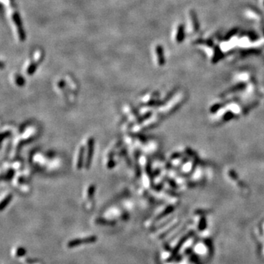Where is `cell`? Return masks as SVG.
<instances>
[{"label":"cell","instance_id":"5","mask_svg":"<svg viewBox=\"0 0 264 264\" xmlns=\"http://www.w3.org/2000/svg\"><path fill=\"white\" fill-rule=\"evenodd\" d=\"M184 38V27L183 25H180L178 28L177 35H176V40L178 43L181 42Z\"/></svg>","mask_w":264,"mask_h":264},{"label":"cell","instance_id":"2","mask_svg":"<svg viewBox=\"0 0 264 264\" xmlns=\"http://www.w3.org/2000/svg\"><path fill=\"white\" fill-rule=\"evenodd\" d=\"M93 146H94V141L93 139L89 140L87 142V155L86 156V167L87 168L90 167L92 161V156H93Z\"/></svg>","mask_w":264,"mask_h":264},{"label":"cell","instance_id":"3","mask_svg":"<svg viewBox=\"0 0 264 264\" xmlns=\"http://www.w3.org/2000/svg\"><path fill=\"white\" fill-rule=\"evenodd\" d=\"M156 53L157 55L158 63L159 65L162 66L165 64V57L164 55V49L161 45H158L156 48Z\"/></svg>","mask_w":264,"mask_h":264},{"label":"cell","instance_id":"6","mask_svg":"<svg viewBox=\"0 0 264 264\" xmlns=\"http://www.w3.org/2000/svg\"><path fill=\"white\" fill-rule=\"evenodd\" d=\"M38 63H32L30 65L28 66V68L27 69V73L28 75H32L36 71L37 68H38Z\"/></svg>","mask_w":264,"mask_h":264},{"label":"cell","instance_id":"1","mask_svg":"<svg viewBox=\"0 0 264 264\" xmlns=\"http://www.w3.org/2000/svg\"><path fill=\"white\" fill-rule=\"evenodd\" d=\"M12 18H13V21H14L16 27H17V31L18 33H19V39H20L21 41L24 42L26 40V33L25 31H24V27H23V24H22L21 19L20 15H19V13H17V12H15L13 14Z\"/></svg>","mask_w":264,"mask_h":264},{"label":"cell","instance_id":"9","mask_svg":"<svg viewBox=\"0 0 264 264\" xmlns=\"http://www.w3.org/2000/svg\"><path fill=\"white\" fill-rule=\"evenodd\" d=\"M192 21H193V24H195V30H197L198 27H199V24H197V19L196 15H195V13H193V12H192Z\"/></svg>","mask_w":264,"mask_h":264},{"label":"cell","instance_id":"7","mask_svg":"<svg viewBox=\"0 0 264 264\" xmlns=\"http://www.w3.org/2000/svg\"><path fill=\"white\" fill-rule=\"evenodd\" d=\"M15 82H16V85L19 86H23L24 85L25 80L21 75H16L15 77Z\"/></svg>","mask_w":264,"mask_h":264},{"label":"cell","instance_id":"4","mask_svg":"<svg viewBox=\"0 0 264 264\" xmlns=\"http://www.w3.org/2000/svg\"><path fill=\"white\" fill-rule=\"evenodd\" d=\"M84 153H85V148L83 146L81 147L78 151V155L76 156V166L78 169H80L82 166V162H83Z\"/></svg>","mask_w":264,"mask_h":264},{"label":"cell","instance_id":"8","mask_svg":"<svg viewBox=\"0 0 264 264\" xmlns=\"http://www.w3.org/2000/svg\"><path fill=\"white\" fill-rule=\"evenodd\" d=\"M11 197H12V196H11V195H9L8 196H7L6 198H5V199H4V200H2V204H1V206H2V210L3 209L4 206H7V205L8 204V203H9V202L10 201Z\"/></svg>","mask_w":264,"mask_h":264}]
</instances>
